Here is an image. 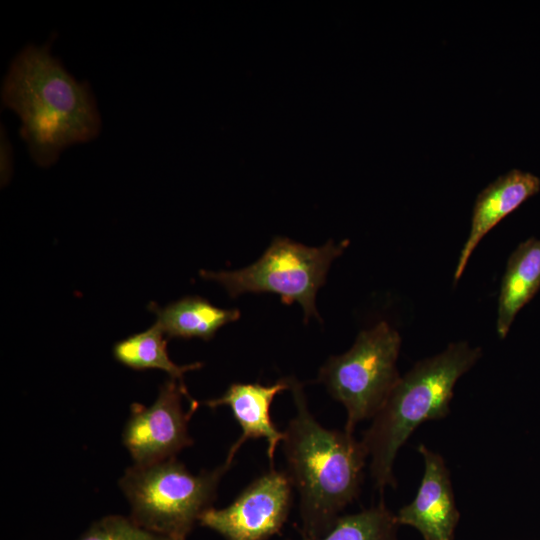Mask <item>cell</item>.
I'll list each match as a JSON object with an SVG mask.
<instances>
[{
    "label": "cell",
    "instance_id": "6da1fadb",
    "mask_svg": "<svg viewBox=\"0 0 540 540\" xmlns=\"http://www.w3.org/2000/svg\"><path fill=\"white\" fill-rule=\"evenodd\" d=\"M1 98L20 118V134L38 166L53 165L64 149L100 133L101 117L89 84L67 72L49 43L28 45L14 58Z\"/></svg>",
    "mask_w": 540,
    "mask_h": 540
},
{
    "label": "cell",
    "instance_id": "7a4b0ae2",
    "mask_svg": "<svg viewBox=\"0 0 540 540\" xmlns=\"http://www.w3.org/2000/svg\"><path fill=\"white\" fill-rule=\"evenodd\" d=\"M296 415L283 438L288 475L299 492L303 538L324 536L360 490L368 454L352 433L323 427L308 409L302 385L290 378Z\"/></svg>",
    "mask_w": 540,
    "mask_h": 540
},
{
    "label": "cell",
    "instance_id": "3957f363",
    "mask_svg": "<svg viewBox=\"0 0 540 540\" xmlns=\"http://www.w3.org/2000/svg\"><path fill=\"white\" fill-rule=\"evenodd\" d=\"M480 356V348L467 342L451 343L399 378L361 440L378 489L394 485L393 464L398 450L420 424L447 415L457 380Z\"/></svg>",
    "mask_w": 540,
    "mask_h": 540
},
{
    "label": "cell",
    "instance_id": "277c9868",
    "mask_svg": "<svg viewBox=\"0 0 540 540\" xmlns=\"http://www.w3.org/2000/svg\"><path fill=\"white\" fill-rule=\"evenodd\" d=\"M229 468L224 462L213 470L193 474L171 458L127 468L119 486L134 522L172 540H186L196 521L212 507L218 484Z\"/></svg>",
    "mask_w": 540,
    "mask_h": 540
},
{
    "label": "cell",
    "instance_id": "5b68a950",
    "mask_svg": "<svg viewBox=\"0 0 540 540\" xmlns=\"http://www.w3.org/2000/svg\"><path fill=\"white\" fill-rule=\"evenodd\" d=\"M348 245V240L338 244L330 240L323 246L309 247L276 237L253 264L234 271L201 270L200 276L219 283L232 298L244 293L277 294L284 304L298 303L305 320L320 319L316 294L326 282L332 261Z\"/></svg>",
    "mask_w": 540,
    "mask_h": 540
},
{
    "label": "cell",
    "instance_id": "8992f818",
    "mask_svg": "<svg viewBox=\"0 0 540 540\" xmlns=\"http://www.w3.org/2000/svg\"><path fill=\"white\" fill-rule=\"evenodd\" d=\"M399 333L385 321L361 331L353 346L321 367L318 380L347 412L345 431L374 417L399 380Z\"/></svg>",
    "mask_w": 540,
    "mask_h": 540
},
{
    "label": "cell",
    "instance_id": "52a82bcc",
    "mask_svg": "<svg viewBox=\"0 0 540 540\" xmlns=\"http://www.w3.org/2000/svg\"><path fill=\"white\" fill-rule=\"evenodd\" d=\"M189 397L183 381L169 377L160 386L153 404L131 405L122 440L134 465L147 466L175 458L193 444L188 424L198 407L184 410L183 398Z\"/></svg>",
    "mask_w": 540,
    "mask_h": 540
},
{
    "label": "cell",
    "instance_id": "ba28073f",
    "mask_svg": "<svg viewBox=\"0 0 540 540\" xmlns=\"http://www.w3.org/2000/svg\"><path fill=\"white\" fill-rule=\"evenodd\" d=\"M292 486L287 472L272 469L252 481L229 506L206 510L199 522L226 540H267L287 520Z\"/></svg>",
    "mask_w": 540,
    "mask_h": 540
},
{
    "label": "cell",
    "instance_id": "9c48e42d",
    "mask_svg": "<svg viewBox=\"0 0 540 540\" xmlns=\"http://www.w3.org/2000/svg\"><path fill=\"white\" fill-rule=\"evenodd\" d=\"M424 460V474L415 499L402 507L398 524L416 528L424 540H454L459 519L449 472L440 455L426 446L418 448Z\"/></svg>",
    "mask_w": 540,
    "mask_h": 540
},
{
    "label": "cell",
    "instance_id": "30bf717a",
    "mask_svg": "<svg viewBox=\"0 0 540 540\" xmlns=\"http://www.w3.org/2000/svg\"><path fill=\"white\" fill-rule=\"evenodd\" d=\"M290 389V378L272 385L259 383H233L218 398L204 402L210 408L228 406L241 427L242 434L231 446L225 463L231 465L239 448L249 439L264 438L267 441V456L273 462L276 447L283 441L284 432L278 430L270 416L274 397Z\"/></svg>",
    "mask_w": 540,
    "mask_h": 540
},
{
    "label": "cell",
    "instance_id": "8fae6325",
    "mask_svg": "<svg viewBox=\"0 0 540 540\" xmlns=\"http://www.w3.org/2000/svg\"><path fill=\"white\" fill-rule=\"evenodd\" d=\"M539 190L538 176L512 169L497 177L478 194L473 207L470 232L455 269V282L460 279L470 256L482 238Z\"/></svg>",
    "mask_w": 540,
    "mask_h": 540
},
{
    "label": "cell",
    "instance_id": "7c38bea8",
    "mask_svg": "<svg viewBox=\"0 0 540 540\" xmlns=\"http://www.w3.org/2000/svg\"><path fill=\"white\" fill-rule=\"evenodd\" d=\"M540 289V239L531 237L511 253L502 278L496 328L505 338L517 313Z\"/></svg>",
    "mask_w": 540,
    "mask_h": 540
},
{
    "label": "cell",
    "instance_id": "4fadbf2b",
    "mask_svg": "<svg viewBox=\"0 0 540 540\" xmlns=\"http://www.w3.org/2000/svg\"><path fill=\"white\" fill-rule=\"evenodd\" d=\"M148 309L155 313V323L168 339L209 341L221 327L240 318L238 309L216 307L200 296H186L165 307L151 302Z\"/></svg>",
    "mask_w": 540,
    "mask_h": 540
},
{
    "label": "cell",
    "instance_id": "5bb4252c",
    "mask_svg": "<svg viewBox=\"0 0 540 540\" xmlns=\"http://www.w3.org/2000/svg\"><path fill=\"white\" fill-rule=\"evenodd\" d=\"M155 323L149 329L116 342L113 356L119 363L134 370L159 369L170 378L182 381L184 373L202 367L201 363L177 365L167 352V339Z\"/></svg>",
    "mask_w": 540,
    "mask_h": 540
},
{
    "label": "cell",
    "instance_id": "9a60e30c",
    "mask_svg": "<svg viewBox=\"0 0 540 540\" xmlns=\"http://www.w3.org/2000/svg\"><path fill=\"white\" fill-rule=\"evenodd\" d=\"M396 515L383 503L339 517L322 537L302 540H398Z\"/></svg>",
    "mask_w": 540,
    "mask_h": 540
},
{
    "label": "cell",
    "instance_id": "2e32d148",
    "mask_svg": "<svg viewBox=\"0 0 540 540\" xmlns=\"http://www.w3.org/2000/svg\"><path fill=\"white\" fill-rule=\"evenodd\" d=\"M76 540H172L149 531L130 517L109 515L95 521Z\"/></svg>",
    "mask_w": 540,
    "mask_h": 540
},
{
    "label": "cell",
    "instance_id": "e0dca14e",
    "mask_svg": "<svg viewBox=\"0 0 540 540\" xmlns=\"http://www.w3.org/2000/svg\"><path fill=\"white\" fill-rule=\"evenodd\" d=\"M0 140L1 181L2 184H6L10 180L13 172V148L3 124L1 125Z\"/></svg>",
    "mask_w": 540,
    "mask_h": 540
}]
</instances>
